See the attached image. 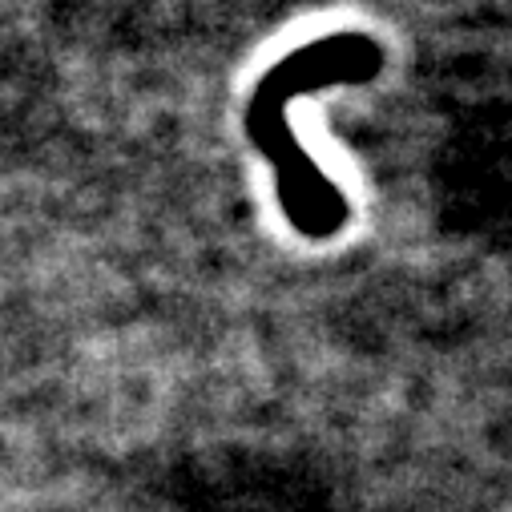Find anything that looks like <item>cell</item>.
<instances>
[{
	"label": "cell",
	"instance_id": "1",
	"mask_svg": "<svg viewBox=\"0 0 512 512\" xmlns=\"http://www.w3.org/2000/svg\"><path fill=\"white\" fill-rule=\"evenodd\" d=\"M383 65V49L367 33H331L315 45L295 49L287 61H279L263 85L254 89L246 109V130L250 142L275 170V190L287 222L307 238H331L347 222V198L327 182V174L307 158L299 146L287 105L299 93L323 89V85H355L371 81Z\"/></svg>",
	"mask_w": 512,
	"mask_h": 512
}]
</instances>
